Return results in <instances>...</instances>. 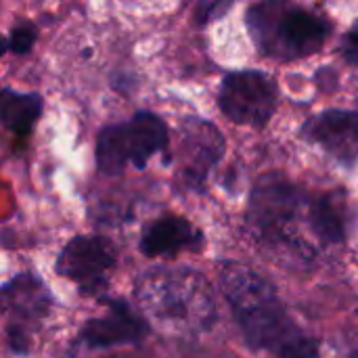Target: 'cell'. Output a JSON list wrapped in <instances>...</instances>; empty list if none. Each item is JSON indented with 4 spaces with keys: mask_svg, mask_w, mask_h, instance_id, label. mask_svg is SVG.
Segmentation results:
<instances>
[{
    "mask_svg": "<svg viewBox=\"0 0 358 358\" xmlns=\"http://www.w3.org/2000/svg\"><path fill=\"white\" fill-rule=\"evenodd\" d=\"M136 298L151 323L170 334H199L216 319L210 283L189 268L149 271L136 285Z\"/></svg>",
    "mask_w": 358,
    "mask_h": 358,
    "instance_id": "obj_1",
    "label": "cell"
},
{
    "mask_svg": "<svg viewBox=\"0 0 358 358\" xmlns=\"http://www.w3.org/2000/svg\"><path fill=\"white\" fill-rule=\"evenodd\" d=\"M220 285L250 346L277 355L302 334L285 313L277 289L250 266L222 264Z\"/></svg>",
    "mask_w": 358,
    "mask_h": 358,
    "instance_id": "obj_2",
    "label": "cell"
},
{
    "mask_svg": "<svg viewBox=\"0 0 358 358\" xmlns=\"http://www.w3.org/2000/svg\"><path fill=\"white\" fill-rule=\"evenodd\" d=\"M245 27L260 55L296 61L317 55L331 36V23L289 0H260L248 8Z\"/></svg>",
    "mask_w": 358,
    "mask_h": 358,
    "instance_id": "obj_3",
    "label": "cell"
},
{
    "mask_svg": "<svg viewBox=\"0 0 358 358\" xmlns=\"http://www.w3.org/2000/svg\"><path fill=\"white\" fill-rule=\"evenodd\" d=\"M306 195L279 174L262 176L250 197L248 224L252 233L273 250L296 260H313L315 248L300 233Z\"/></svg>",
    "mask_w": 358,
    "mask_h": 358,
    "instance_id": "obj_4",
    "label": "cell"
},
{
    "mask_svg": "<svg viewBox=\"0 0 358 358\" xmlns=\"http://www.w3.org/2000/svg\"><path fill=\"white\" fill-rule=\"evenodd\" d=\"M170 149V130L168 124L153 111H136L130 120L109 124L99 130L94 162L99 172L115 176L124 172L126 166L145 170L151 157H168Z\"/></svg>",
    "mask_w": 358,
    "mask_h": 358,
    "instance_id": "obj_5",
    "label": "cell"
},
{
    "mask_svg": "<svg viewBox=\"0 0 358 358\" xmlns=\"http://www.w3.org/2000/svg\"><path fill=\"white\" fill-rule=\"evenodd\" d=\"M279 105L277 82L256 69L231 71L222 78L218 107L233 124L262 130L273 120Z\"/></svg>",
    "mask_w": 358,
    "mask_h": 358,
    "instance_id": "obj_6",
    "label": "cell"
},
{
    "mask_svg": "<svg viewBox=\"0 0 358 358\" xmlns=\"http://www.w3.org/2000/svg\"><path fill=\"white\" fill-rule=\"evenodd\" d=\"M50 308V294L34 275H21L0 287V317L8 321V340L15 352H27L29 331Z\"/></svg>",
    "mask_w": 358,
    "mask_h": 358,
    "instance_id": "obj_7",
    "label": "cell"
},
{
    "mask_svg": "<svg viewBox=\"0 0 358 358\" xmlns=\"http://www.w3.org/2000/svg\"><path fill=\"white\" fill-rule=\"evenodd\" d=\"M224 136L208 120L187 117L180 124V178L187 187H201L210 170L224 155Z\"/></svg>",
    "mask_w": 358,
    "mask_h": 358,
    "instance_id": "obj_8",
    "label": "cell"
},
{
    "mask_svg": "<svg viewBox=\"0 0 358 358\" xmlns=\"http://www.w3.org/2000/svg\"><path fill=\"white\" fill-rule=\"evenodd\" d=\"M302 138L319 145L342 166L358 164V113L348 109H327L302 124Z\"/></svg>",
    "mask_w": 358,
    "mask_h": 358,
    "instance_id": "obj_9",
    "label": "cell"
},
{
    "mask_svg": "<svg viewBox=\"0 0 358 358\" xmlns=\"http://www.w3.org/2000/svg\"><path fill=\"white\" fill-rule=\"evenodd\" d=\"M115 264V248L105 237H76L71 239L59 260V275L73 281H94Z\"/></svg>",
    "mask_w": 358,
    "mask_h": 358,
    "instance_id": "obj_10",
    "label": "cell"
},
{
    "mask_svg": "<svg viewBox=\"0 0 358 358\" xmlns=\"http://www.w3.org/2000/svg\"><path fill=\"white\" fill-rule=\"evenodd\" d=\"M306 222L323 245H342L348 237L350 203L344 191H329L306 199Z\"/></svg>",
    "mask_w": 358,
    "mask_h": 358,
    "instance_id": "obj_11",
    "label": "cell"
},
{
    "mask_svg": "<svg viewBox=\"0 0 358 358\" xmlns=\"http://www.w3.org/2000/svg\"><path fill=\"white\" fill-rule=\"evenodd\" d=\"M147 336V323L134 317L124 304H111V313L103 319L86 323L82 338L90 348H107L126 342H138Z\"/></svg>",
    "mask_w": 358,
    "mask_h": 358,
    "instance_id": "obj_12",
    "label": "cell"
},
{
    "mask_svg": "<svg viewBox=\"0 0 358 358\" xmlns=\"http://www.w3.org/2000/svg\"><path fill=\"white\" fill-rule=\"evenodd\" d=\"M201 241V233L180 216H164L151 222L141 239V250L145 256H166L176 254L187 248H195Z\"/></svg>",
    "mask_w": 358,
    "mask_h": 358,
    "instance_id": "obj_13",
    "label": "cell"
},
{
    "mask_svg": "<svg viewBox=\"0 0 358 358\" xmlns=\"http://www.w3.org/2000/svg\"><path fill=\"white\" fill-rule=\"evenodd\" d=\"M44 101L38 92H17L0 88V124L19 136H27L38 124Z\"/></svg>",
    "mask_w": 358,
    "mask_h": 358,
    "instance_id": "obj_14",
    "label": "cell"
},
{
    "mask_svg": "<svg viewBox=\"0 0 358 358\" xmlns=\"http://www.w3.org/2000/svg\"><path fill=\"white\" fill-rule=\"evenodd\" d=\"M235 0H197L193 10V23L195 27H208L210 23L222 19L231 8Z\"/></svg>",
    "mask_w": 358,
    "mask_h": 358,
    "instance_id": "obj_15",
    "label": "cell"
},
{
    "mask_svg": "<svg viewBox=\"0 0 358 358\" xmlns=\"http://www.w3.org/2000/svg\"><path fill=\"white\" fill-rule=\"evenodd\" d=\"M38 40V31L31 23H19L10 29L8 36V50L15 55H27L31 52L34 44Z\"/></svg>",
    "mask_w": 358,
    "mask_h": 358,
    "instance_id": "obj_16",
    "label": "cell"
},
{
    "mask_svg": "<svg viewBox=\"0 0 358 358\" xmlns=\"http://www.w3.org/2000/svg\"><path fill=\"white\" fill-rule=\"evenodd\" d=\"M277 358H321L319 344L313 338L300 334L277 352Z\"/></svg>",
    "mask_w": 358,
    "mask_h": 358,
    "instance_id": "obj_17",
    "label": "cell"
},
{
    "mask_svg": "<svg viewBox=\"0 0 358 358\" xmlns=\"http://www.w3.org/2000/svg\"><path fill=\"white\" fill-rule=\"evenodd\" d=\"M340 55L348 65L358 67V21L344 34L340 42Z\"/></svg>",
    "mask_w": 358,
    "mask_h": 358,
    "instance_id": "obj_18",
    "label": "cell"
},
{
    "mask_svg": "<svg viewBox=\"0 0 358 358\" xmlns=\"http://www.w3.org/2000/svg\"><path fill=\"white\" fill-rule=\"evenodd\" d=\"M6 52H8V38H4V36L0 34V57L6 55Z\"/></svg>",
    "mask_w": 358,
    "mask_h": 358,
    "instance_id": "obj_19",
    "label": "cell"
},
{
    "mask_svg": "<svg viewBox=\"0 0 358 358\" xmlns=\"http://www.w3.org/2000/svg\"><path fill=\"white\" fill-rule=\"evenodd\" d=\"M107 358H128V357H107Z\"/></svg>",
    "mask_w": 358,
    "mask_h": 358,
    "instance_id": "obj_20",
    "label": "cell"
}]
</instances>
